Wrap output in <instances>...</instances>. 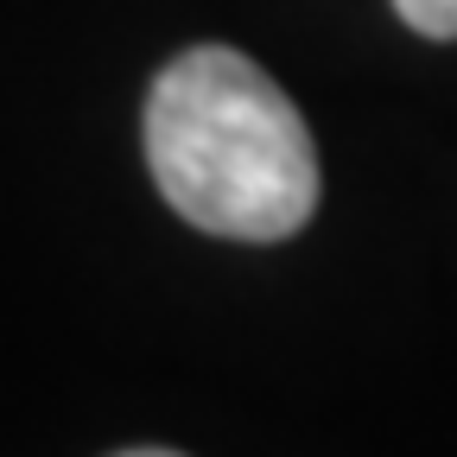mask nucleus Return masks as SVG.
<instances>
[{
  "instance_id": "nucleus-1",
  "label": "nucleus",
  "mask_w": 457,
  "mask_h": 457,
  "mask_svg": "<svg viewBox=\"0 0 457 457\" xmlns=\"http://www.w3.org/2000/svg\"><path fill=\"white\" fill-rule=\"evenodd\" d=\"M146 165L204 236L286 242L318 210V146L286 89L228 45L179 51L146 96Z\"/></svg>"
},
{
  "instance_id": "nucleus-2",
  "label": "nucleus",
  "mask_w": 457,
  "mask_h": 457,
  "mask_svg": "<svg viewBox=\"0 0 457 457\" xmlns=\"http://www.w3.org/2000/svg\"><path fill=\"white\" fill-rule=\"evenodd\" d=\"M394 13L420 38H457V0H394Z\"/></svg>"
},
{
  "instance_id": "nucleus-3",
  "label": "nucleus",
  "mask_w": 457,
  "mask_h": 457,
  "mask_svg": "<svg viewBox=\"0 0 457 457\" xmlns=\"http://www.w3.org/2000/svg\"><path fill=\"white\" fill-rule=\"evenodd\" d=\"M121 457H179V451H121Z\"/></svg>"
}]
</instances>
